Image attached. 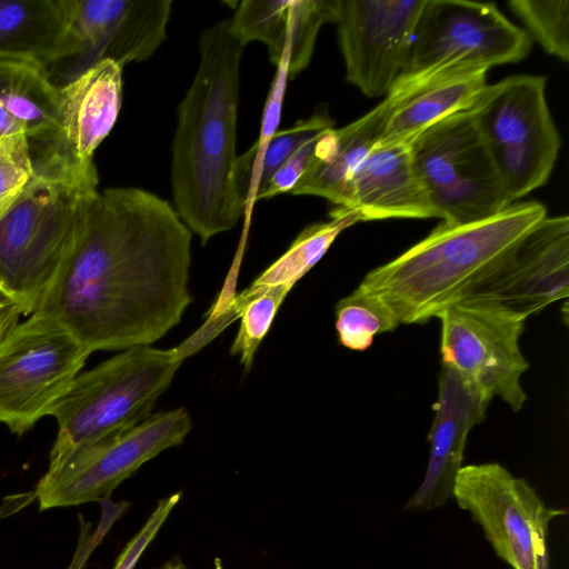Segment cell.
<instances>
[{"label": "cell", "mask_w": 569, "mask_h": 569, "mask_svg": "<svg viewBox=\"0 0 569 569\" xmlns=\"http://www.w3.org/2000/svg\"><path fill=\"white\" fill-rule=\"evenodd\" d=\"M191 240L159 196L134 187L99 191L36 312L91 353L149 346L192 301Z\"/></svg>", "instance_id": "obj_1"}, {"label": "cell", "mask_w": 569, "mask_h": 569, "mask_svg": "<svg viewBox=\"0 0 569 569\" xmlns=\"http://www.w3.org/2000/svg\"><path fill=\"white\" fill-rule=\"evenodd\" d=\"M229 19L203 29L200 61L178 107L171 189L176 212L202 244L244 214L236 181L240 64L244 50Z\"/></svg>", "instance_id": "obj_2"}, {"label": "cell", "mask_w": 569, "mask_h": 569, "mask_svg": "<svg viewBox=\"0 0 569 569\" xmlns=\"http://www.w3.org/2000/svg\"><path fill=\"white\" fill-rule=\"evenodd\" d=\"M538 201H517L473 222L441 221L359 287L385 300L400 325L423 323L460 301L545 218Z\"/></svg>", "instance_id": "obj_3"}, {"label": "cell", "mask_w": 569, "mask_h": 569, "mask_svg": "<svg viewBox=\"0 0 569 569\" xmlns=\"http://www.w3.org/2000/svg\"><path fill=\"white\" fill-rule=\"evenodd\" d=\"M34 171L0 218V293L23 315L36 312L99 192L94 163L44 146Z\"/></svg>", "instance_id": "obj_4"}, {"label": "cell", "mask_w": 569, "mask_h": 569, "mask_svg": "<svg viewBox=\"0 0 569 569\" xmlns=\"http://www.w3.org/2000/svg\"><path fill=\"white\" fill-rule=\"evenodd\" d=\"M183 358L180 348L136 346L79 373L51 413L58 435L49 467L150 417Z\"/></svg>", "instance_id": "obj_5"}, {"label": "cell", "mask_w": 569, "mask_h": 569, "mask_svg": "<svg viewBox=\"0 0 569 569\" xmlns=\"http://www.w3.org/2000/svg\"><path fill=\"white\" fill-rule=\"evenodd\" d=\"M546 84L542 76H511L487 83L469 108L512 203L547 183L561 147Z\"/></svg>", "instance_id": "obj_6"}, {"label": "cell", "mask_w": 569, "mask_h": 569, "mask_svg": "<svg viewBox=\"0 0 569 569\" xmlns=\"http://www.w3.org/2000/svg\"><path fill=\"white\" fill-rule=\"evenodd\" d=\"M410 148L415 170L441 221L473 222L512 204L470 109L429 126Z\"/></svg>", "instance_id": "obj_7"}, {"label": "cell", "mask_w": 569, "mask_h": 569, "mask_svg": "<svg viewBox=\"0 0 569 569\" xmlns=\"http://www.w3.org/2000/svg\"><path fill=\"white\" fill-rule=\"evenodd\" d=\"M530 49L526 30L492 2L425 0L396 84L421 82L452 70L489 71L523 60Z\"/></svg>", "instance_id": "obj_8"}, {"label": "cell", "mask_w": 569, "mask_h": 569, "mask_svg": "<svg viewBox=\"0 0 569 569\" xmlns=\"http://www.w3.org/2000/svg\"><path fill=\"white\" fill-rule=\"evenodd\" d=\"M90 353L42 313L16 325L0 341V423L22 435L51 415Z\"/></svg>", "instance_id": "obj_9"}, {"label": "cell", "mask_w": 569, "mask_h": 569, "mask_svg": "<svg viewBox=\"0 0 569 569\" xmlns=\"http://www.w3.org/2000/svg\"><path fill=\"white\" fill-rule=\"evenodd\" d=\"M192 428L189 412L179 407L151 415L139 425L82 447L48 467L34 496L40 510L108 499L143 463L179 446Z\"/></svg>", "instance_id": "obj_10"}, {"label": "cell", "mask_w": 569, "mask_h": 569, "mask_svg": "<svg viewBox=\"0 0 569 569\" xmlns=\"http://www.w3.org/2000/svg\"><path fill=\"white\" fill-rule=\"evenodd\" d=\"M452 498L512 569H548V527L565 511L547 507L525 479L496 462L462 466Z\"/></svg>", "instance_id": "obj_11"}, {"label": "cell", "mask_w": 569, "mask_h": 569, "mask_svg": "<svg viewBox=\"0 0 569 569\" xmlns=\"http://www.w3.org/2000/svg\"><path fill=\"white\" fill-rule=\"evenodd\" d=\"M437 318L441 322L442 366L466 377L491 398H500L513 411L520 410L527 400L520 379L529 363L519 339L527 319L461 301L447 307Z\"/></svg>", "instance_id": "obj_12"}, {"label": "cell", "mask_w": 569, "mask_h": 569, "mask_svg": "<svg viewBox=\"0 0 569 569\" xmlns=\"http://www.w3.org/2000/svg\"><path fill=\"white\" fill-rule=\"evenodd\" d=\"M64 29L46 71L74 62V78L101 60H148L167 37L171 0H62ZM73 78V79H74Z\"/></svg>", "instance_id": "obj_13"}, {"label": "cell", "mask_w": 569, "mask_h": 569, "mask_svg": "<svg viewBox=\"0 0 569 569\" xmlns=\"http://www.w3.org/2000/svg\"><path fill=\"white\" fill-rule=\"evenodd\" d=\"M425 0H338L335 23L346 80L368 98L399 79Z\"/></svg>", "instance_id": "obj_14"}, {"label": "cell", "mask_w": 569, "mask_h": 569, "mask_svg": "<svg viewBox=\"0 0 569 569\" xmlns=\"http://www.w3.org/2000/svg\"><path fill=\"white\" fill-rule=\"evenodd\" d=\"M568 295L569 218L547 216L460 301L527 319Z\"/></svg>", "instance_id": "obj_15"}, {"label": "cell", "mask_w": 569, "mask_h": 569, "mask_svg": "<svg viewBox=\"0 0 569 569\" xmlns=\"http://www.w3.org/2000/svg\"><path fill=\"white\" fill-rule=\"evenodd\" d=\"M491 397L451 368L442 366L438 399L429 433V459L425 477L403 510L425 512L452 498L471 429L486 417Z\"/></svg>", "instance_id": "obj_16"}, {"label": "cell", "mask_w": 569, "mask_h": 569, "mask_svg": "<svg viewBox=\"0 0 569 569\" xmlns=\"http://www.w3.org/2000/svg\"><path fill=\"white\" fill-rule=\"evenodd\" d=\"M337 10L338 0H243L229 23L242 44H266L274 66L287 56L293 79L308 67L321 27L336 21Z\"/></svg>", "instance_id": "obj_17"}, {"label": "cell", "mask_w": 569, "mask_h": 569, "mask_svg": "<svg viewBox=\"0 0 569 569\" xmlns=\"http://www.w3.org/2000/svg\"><path fill=\"white\" fill-rule=\"evenodd\" d=\"M350 209L361 221L438 218L415 170L410 142L371 148L352 178Z\"/></svg>", "instance_id": "obj_18"}, {"label": "cell", "mask_w": 569, "mask_h": 569, "mask_svg": "<svg viewBox=\"0 0 569 569\" xmlns=\"http://www.w3.org/2000/svg\"><path fill=\"white\" fill-rule=\"evenodd\" d=\"M122 68L106 59L59 87L60 141L57 143L82 164L112 130L122 104Z\"/></svg>", "instance_id": "obj_19"}, {"label": "cell", "mask_w": 569, "mask_h": 569, "mask_svg": "<svg viewBox=\"0 0 569 569\" xmlns=\"http://www.w3.org/2000/svg\"><path fill=\"white\" fill-rule=\"evenodd\" d=\"M395 103L396 93L390 91L359 119L326 130L316 144L309 167L290 193L325 198L336 208L350 209L352 178L381 138Z\"/></svg>", "instance_id": "obj_20"}, {"label": "cell", "mask_w": 569, "mask_h": 569, "mask_svg": "<svg viewBox=\"0 0 569 569\" xmlns=\"http://www.w3.org/2000/svg\"><path fill=\"white\" fill-rule=\"evenodd\" d=\"M488 70H452L421 82L396 84V103L377 143L410 142L435 122L471 107Z\"/></svg>", "instance_id": "obj_21"}, {"label": "cell", "mask_w": 569, "mask_h": 569, "mask_svg": "<svg viewBox=\"0 0 569 569\" xmlns=\"http://www.w3.org/2000/svg\"><path fill=\"white\" fill-rule=\"evenodd\" d=\"M0 104L29 142L59 143V88L42 64L0 59Z\"/></svg>", "instance_id": "obj_22"}, {"label": "cell", "mask_w": 569, "mask_h": 569, "mask_svg": "<svg viewBox=\"0 0 569 569\" xmlns=\"http://www.w3.org/2000/svg\"><path fill=\"white\" fill-rule=\"evenodd\" d=\"M64 29L62 0H0V59L47 67Z\"/></svg>", "instance_id": "obj_23"}, {"label": "cell", "mask_w": 569, "mask_h": 569, "mask_svg": "<svg viewBox=\"0 0 569 569\" xmlns=\"http://www.w3.org/2000/svg\"><path fill=\"white\" fill-rule=\"evenodd\" d=\"M331 219L307 226L295 239L288 250L272 262L236 299L233 309H239L262 291L281 287L291 291L292 287L326 254L338 236L361 221L356 209L335 208Z\"/></svg>", "instance_id": "obj_24"}, {"label": "cell", "mask_w": 569, "mask_h": 569, "mask_svg": "<svg viewBox=\"0 0 569 569\" xmlns=\"http://www.w3.org/2000/svg\"><path fill=\"white\" fill-rule=\"evenodd\" d=\"M399 325L385 300L359 286L336 306L339 342L353 351H366L377 335L393 331Z\"/></svg>", "instance_id": "obj_25"}, {"label": "cell", "mask_w": 569, "mask_h": 569, "mask_svg": "<svg viewBox=\"0 0 569 569\" xmlns=\"http://www.w3.org/2000/svg\"><path fill=\"white\" fill-rule=\"evenodd\" d=\"M332 127L335 124L330 116L326 111H317L311 117L297 121L291 128L274 133L250 174L244 209L247 222H249L257 194L279 168L305 141Z\"/></svg>", "instance_id": "obj_26"}, {"label": "cell", "mask_w": 569, "mask_h": 569, "mask_svg": "<svg viewBox=\"0 0 569 569\" xmlns=\"http://www.w3.org/2000/svg\"><path fill=\"white\" fill-rule=\"evenodd\" d=\"M510 10L527 33L557 59L569 60V0H511Z\"/></svg>", "instance_id": "obj_27"}, {"label": "cell", "mask_w": 569, "mask_h": 569, "mask_svg": "<svg viewBox=\"0 0 569 569\" xmlns=\"http://www.w3.org/2000/svg\"><path fill=\"white\" fill-rule=\"evenodd\" d=\"M290 291L276 287L251 298L238 311L240 327L230 349L232 356H239L246 371H249L256 351L268 333L273 319Z\"/></svg>", "instance_id": "obj_28"}, {"label": "cell", "mask_w": 569, "mask_h": 569, "mask_svg": "<svg viewBox=\"0 0 569 569\" xmlns=\"http://www.w3.org/2000/svg\"><path fill=\"white\" fill-rule=\"evenodd\" d=\"M33 171L31 146L23 133L0 141V218L20 194Z\"/></svg>", "instance_id": "obj_29"}, {"label": "cell", "mask_w": 569, "mask_h": 569, "mask_svg": "<svg viewBox=\"0 0 569 569\" xmlns=\"http://www.w3.org/2000/svg\"><path fill=\"white\" fill-rule=\"evenodd\" d=\"M181 499V492H174L158 501L141 529L126 545L112 569H134L143 551L154 539L173 508Z\"/></svg>", "instance_id": "obj_30"}, {"label": "cell", "mask_w": 569, "mask_h": 569, "mask_svg": "<svg viewBox=\"0 0 569 569\" xmlns=\"http://www.w3.org/2000/svg\"><path fill=\"white\" fill-rule=\"evenodd\" d=\"M325 131L308 139L295 151V153L279 168V170L257 194L256 202L261 199H270L280 193H290L300 177L309 167L315 153L316 144Z\"/></svg>", "instance_id": "obj_31"}, {"label": "cell", "mask_w": 569, "mask_h": 569, "mask_svg": "<svg viewBox=\"0 0 569 569\" xmlns=\"http://www.w3.org/2000/svg\"><path fill=\"white\" fill-rule=\"evenodd\" d=\"M101 505V520L92 530L90 523L82 520L79 541L67 569H83L91 553L108 533L112 523L129 508L128 502H112L109 498L99 501Z\"/></svg>", "instance_id": "obj_32"}, {"label": "cell", "mask_w": 569, "mask_h": 569, "mask_svg": "<svg viewBox=\"0 0 569 569\" xmlns=\"http://www.w3.org/2000/svg\"><path fill=\"white\" fill-rule=\"evenodd\" d=\"M21 310L0 293V341L18 325Z\"/></svg>", "instance_id": "obj_33"}, {"label": "cell", "mask_w": 569, "mask_h": 569, "mask_svg": "<svg viewBox=\"0 0 569 569\" xmlns=\"http://www.w3.org/2000/svg\"><path fill=\"white\" fill-rule=\"evenodd\" d=\"M153 569H188V567L179 557H174L160 567Z\"/></svg>", "instance_id": "obj_34"}]
</instances>
